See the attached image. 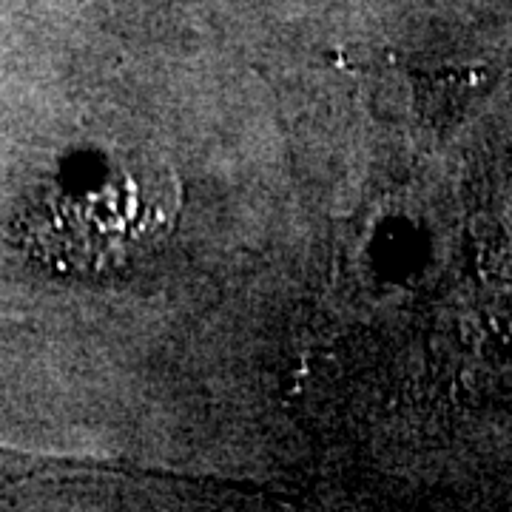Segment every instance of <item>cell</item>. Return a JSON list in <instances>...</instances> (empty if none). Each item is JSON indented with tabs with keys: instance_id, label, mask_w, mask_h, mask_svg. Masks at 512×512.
Segmentation results:
<instances>
[{
	"instance_id": "cell-1",
	"label": "cell",
	"mask_w": 512,
	"mask_h": 512,
	"mask_svg": "<svg viewBox=\"0 0 512 512\" xmlns=\"http://www.w3.org/2000/svg\"><path fill=\"white\" fill-rule=\"evenodd\" d=\"M151 171H111L97 185H55L23 217L26 245L60 271L100 274L168 234L177 217V180Z\"/></svg>"
}]
</instances>
